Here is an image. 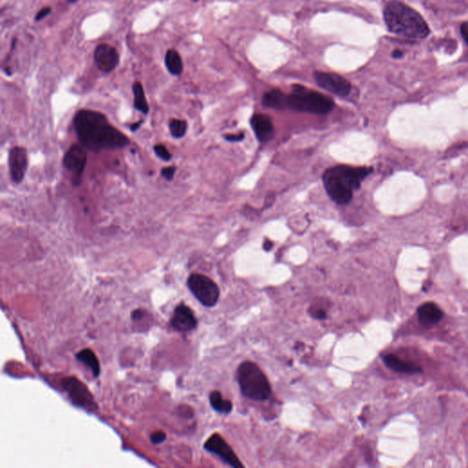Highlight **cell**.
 Masks as SVG:
<instances>
[{"label":"cell","mask_w":468,"mask_h":468,"mask_svg":"<svg viewBox=\"0 0 468 468\" xmlns=\"http://www.w3.org/2000/svg\"><path fill=\"white\" fill-rule=\"evenodd\" d=\"M73 126L83 148L94 152L123 149L129 144L127 136L113 127L103 114L95 111L77 112L73 118Z\"/></svg>","instance_id":"6da1fadb"},{"label":"cell","mask_w":468,"mask_h":468,"mask_svg":"<svg viewBox=\"0 0 468 468\" xmlns=\"http://www.w3.org/2000/svg\"><path fill=\"white\" fill-rule=\"evenodd\" d=\"M371 171V167H352L345 165L332 166L323 175L325 190L336 203L347 204L352 198L353 191L359 188L361 182Z\"/></svg>","instance_id":"7a4b0ae2"},{"label":"cell","mask_w":468,"mask_h":468,"mask_svg":"<svg viewBox=\"0 0 468 468\" xmlns=\"http://www.w3.org/2000/svg\"><path fill=\"white\" fill-rule=\"evenodd\" d=\"M383 17L387 28L392 33L410 39L426 38L429 27L423 17L412 7L397 0L386 5Z\"/></svg>","instance_id":"3957f363"},{"label":"cell","mask_w":468,"mask_h":468,"mask_svg":"<svg viewBox=\"0 0 468 468\" xmlns=\"http://www.w3.org/2000/svg\"><path fill=\"white\" fill-rule=\"evenodd\" d=\"M237 380L243 395L255 402H263L272 394L270 382L257 364L244 361L237 369Z\"/></svg>","instance_id":"277c9868"},{"label":"cell","mask_w":468,"mask_h":468,"mask_svg":"<svg viewBox=\"0 0 468 468\" xmlns=\"http://www.w3.org/2000/svg\"><path fill=\"white\" fill-rule=\"evenodd\" d=\"M288 107L298 112L325 115L334 107V102L323 94L296 85L288 96Z\"/></svg>","instance_id":"5b68a950"},{"label":"cell","mask_w":468,"mask_h":468,"mask_svg":"<svg viewBox=\"0 0 468 468\" xmlns=\"http://www.w3.org/2000/svg\"><path fill=\"white\" fill-rule=\"evenodd\" d=\"M187 287L204 307H214L220 298V289L217 284L204 275L193 274L189 276Z\"/></svg>","instance_id":"8992f818"},{"label":"cell","mask_w":468,"mask_h":468,"mask_svg":"<svg viewBox=\"0 0 468 468\" xmlns=\"http://www.w3.org/2000/svg\"><path fill=\"white\" fill-rule=\"evenodd\" d=\"M61 385L72 400V403L86 410L94 411V409H96L94 397L82 381L74 377H69L62 380Z\"/></svg>","instance_id":"52a82bcc"},{"label":"cell","mask_w":468,"mask_h":468,"mask_svg":"<svg viewBox=\"0 0 468 468\" xmlns=\"http://www.w3.org/2000/svg\"><path fill=\"white\" fill-rule=\"evenodd\" d=\"M87 164V154L83 147L73 145L63 158V165L72 175V182L74 186H79L82 182L83 172Z\"/></svg>","instance_id":"ba28073f"},{"label":"cell","mask_w":468,"mask_h":468,"mask_svg":"<svg viewBox=\"0 0 468 468\" xmlns=\"http://www.w3.org/2000/svg\"><path fill=\"white\" fill-rule=\"evenodd\" d=\"M204 448L209 453H212L217 457H220L222 462L231 466V468H238L244 467L243 464H242L237 456L235 455L234 451L232 450L231 446H229L228 443L218 434L211 435L209 439L206 441Z\"/></svg>","instance_id":"9c48e42d"},{"label":"cell","mask_w":468,"mask_h":468,"mask_svg":"<svg viewBox=\"0 0 468 468\" xmlns=\"http://www.w3.org/2000/svg\"><path fill=\"white\" fill-rule=\"evenodd\" d=\"M314 78L315 83L321 88L325 89V91H328L329 93L336 94L337 96L345 97L351 91V85L349 82L336 73L315 72Z\"/></svg>","instance_id":"30bf717a"},{"label":"cell","mask_w":468,"mask_h":468,"mask_svg":"<svg viewBox=\"0 0 468 468\" xmlns=\"http://www.w3.org/2000/svg\"><path fill=\"white\" fill-rule=\"evenodd\" d=\"M9 174L12 181L19 184L24 179L28 168V154L24 148H12L8 156Z\"/></svg>","instance_id":"8fae6325"},{"label":"cell","mask_w":468,"mask_h":468,"mask_svg":"<svg viewBox=\"0 0 468 468\" xmlns=\"http://www.w3.org/2000/svg\"><path fill=\"white\" fill-rule=\"evenodd\" d=\"M198 321L193 313L192 309L185 304L176 306L171 317L170 325L175 330L186 333L197 326Z\"/></svg>","instance_id":"7c38bea8"},{"label":"cell","mask_w":468,"mask_h":468,"mask_svg":"<svg viewBox=\"0 0 468 468\" xmlns=\"http://www.w3.org/2000/svg\"><path fill=\"white\" fill-rule=\"evenodd\" d=\"M94 62L100 71L109 73L119 64V54L117 50L108 44H100L95 48Z\"/></svg>","instance_id":"4fadbf2b"},{"label":"cell","mask_w":468,"mask_h":468,"mask_svg":"<svg viewBox=\"0 0 468 468\" xmlns=\"http://www.w3.org/2000/svg\"><path fill=\"white\" fill-rule=\"evenodd\" d=\"M251 126L260 142H268L274 137V125L265 115H254L251 119Z\"/></svg>","instance_id":"5bb4252c"},{"label":"cell","mask_w":468,"mask_h":468,"mask_svg":"<svg viewBox=\"0 0 468 468\" xmlns=\"http://www.w3.org/2000/svg\"><path fill=\"white\" fill-rule=\"evenodd\" d=\"M420 324L425 326L436 325L444 317V312L435 303L427 302L423 304L417 309Z\"/></svg>","instance_id":"9a60e30c"},{"label":"cell","mask_w":468,"mask_h":468,"mask_svg":"<svg viewBox=\"0 0 468 468\" xmlns=\"http://www.w3.org/2000/svg\"><path fill=\"white\" fill-rule=\"evenodd\" d=\"M382 360L389 369L395 372L404 374H416L423 372V369L420 368L418 365L402 360L393 354H388L383 356Z\"/></svg>","instance_id":"2e32d148"},{"label":"cell","mask_w":468,"mask_h":468,"mask_svg":"<svg viewBox=\"0 0 468 468\" xmlns=\"http://www.w3.org/2000/svg\"><path fill=\"white\" fill-rule=\"evenodd\" d=\"M262 103L265 107L281 110L288 107V96L280 90H272L264 95Z\"/></svg>","instance_id":"e0dca14e"},{"label":"cell","mask_w":468,"mask_h":468,"mask_svg":"<svg viewBox=\"0 0 468 468\" xmlns=\"http://www.w3.org/2000/svg\"><path fill=\"white\" fill-rule=\"evenodd\" d=\"M76 358L77 360L81 361L82 363L90 368L94 374V377L97 378L99 376L100 372H101L99 360L92 349L84 348L83 350L79 351L76 354Z\"/></svg>","instance_id":"ac0fdd59"},{"label":"cell","mask_w":468,"mask_h":468,"mask_svg":"<svg viewBox=\"0 0 468 468\" xmlns=\"http://www.w3.org/2000/svg\"><path fill=\"white\" fill-rule=\"evenodd\" d=\"M165 64L172 75L178 76L183 72V62L179 53L175 50H168L165 56Z\"/></svg>","instance_id":"d6986e66"},{"label":"cell","mask_w":468,"mask_h":468,"mask_svg":"<svg viewBox=\"0 0 468 468\" xmlns=\"http://www.w3.org/2000/svg\"><path fill=\"white\" fill-rule=\"evenodd\" d=\"M133 94H134V106L137 110L143 113L144 115H148L149 112V106L148 101L146 99V95L144 92L143 85L140 82H136L133 84Z\"/></svg>","instance_id":"ffe728a7"},{"label":"cell","mask_w":468,"mask_h":468,"mask_svg":"<svg viewBox=\"0 0 468 468\" xmlns=\"http://www.w3.org/2000/svg\"><path fill=\"white\" fill-rule=\"evenodd\" d=\"M209 403L214 411L220 413H230L232 411V402L222 398L220 391H212L209 394Z\"/></svg>","instance_id":"44dd1931"},{"label":"cell","mask_w":468,"mask_h":468,"mask_svg":"<svg viewBox=\"0 0 468 468\" xmlns=\"http://www.w3.org/2000/svg\"><path fill=\"white\" fill-rule=\"evenodd\" d=\"M187 129V124L185 120L172 119L169 123V131L173 138H183L186 135Z\"/></svg>","instance_id":"7402d4cb"},{"label":"cell","mask_w":468,"mask_h":468,"mask_svg":"<svg viewBox=\"0 0 468 468\" xmlns=\"http://www.w3.org/2000/svg\"><path fill=\"white\" fill-rule=\"evenodd\" d=\"M154 151L160 159L164 160V161H169L172 157V155L168 151V149L163 145H156L154 147Z\"/></svg>","instance_id":"603a6c76"},{"label":"cell","mask_w":468,"mask_h":468,"mask_svg":"<svg viewBox=\"0 0 468 468\" xmlns=\"http://www.w3.org/2000/svg\"><path fill=\"white\" fill-rule=\"evenodd\" d=\"M166 439V435L163 431H156L150 435V440L154 445H159Z\"/></svg>","instance_id":"cb8c5ba5"},{"label":"cell","mask_w":468,"mask_h":468,"mask_svg":"<svg viewBox=\"0 0 468 468\" xmlns=\"http://www.w3.org/2000/svg\"><path fill=\"white\" fill-rule=\"evenodd\" d=\"M175 172H176V168L174 166H167V167H165L161 170V175L165 178V180L171 181L174 178Z\"/></svg>","instance_id":"d4e9b609"},{"label":"cell","mask_w":468,"mask_h":468,"mask_svg":"<svg viewBox=\"0 0 468 468\" xmlns=\"http://www.w3.org/2000/svg\"><path fill=\"white\" fill-rule=\"evenodd\" d=\"M50 12H51V7H50V6H45L43 8H41L37 13V15L35 17V21H40L41 19H43V18L47 17Z\"/></svg>","instance_id":"484cf974"},{"label":"cell","mask_w":468,"mask_h":468,"mask_svg":"<svg viewBox=\"0 0 468 468\" xmlns=\"http://www.w3.org/2000/svg\"><path fill=\"white\" fill-rule=\"evenodd\" d=\"M243 138H244V135L243 133L239 135H226L225 136L226 140L231 141V142H239V141H242Z\"/></svg>","instance_id":"4316f807"},{"label":"cell","mask_w":468,"mask_h":468,"mask_svg":"<svg viewBox=\"0 0 468 468\" xmlns=\"http://www.w3.org/2000/svg\"><path fill=\"white\" fill-rule=\"evenodd\" d=\"M460 32L462 34L463 39H465V41H466L467 44L468 45V21L464 22L462 25H461Z\"/></svg>","instance_id":"83f0119b"},{"label":"cell","mask_w":468,"mask_h":468,"mask_svg":"<svg viewBox=\"0 0 468 468\" xmlns=\"http://www.w3.org/2000/svg\"><path fill=\"white\" fill-rule=\"evenodd\" d=\"M311 314H312V316H314V318H316V319L322 320L326 318V313L323 309H317Z\"/></svg>","instance_id":"f1b7e54d"},{"label":"cell","mask_w":468,"mask_h":468,"mask_svg":"<svg viewBox=\"0 0 468 468\" xmlns=\"http://www.w3.org/2000/svg\"><path fill=\"white\" fill-rule=\"evenodd\" d=\"M273 246H274L273 242H271L270 240L266 239L265 241V243H264V249H265V251L269 252V251H271L272 248H273Z\"/></svg>","instance_id":"f546056e"},{"label":"cell","mask_w":468,"mask_h":468,"mask_svg":"<svg viewBox=\"0 0 468 468\" xmlns=\"http://www.w3.org/2000/svg\"><path fill=\"white\" fill-rule=\"evenodd\" d=\"M143 123H144V121H140V122H137V123H135V124H133L132 126L130 127V129H131V131H134V132H135V131H137L138 129H139V128L141 127V126H142V124H143Z\"/></svg>","instance_id":"4dcf8cb0"},{"label":"cell","mask_w":468,"mask_h":468,"mask_svg":"<svg viewBox=\"0 0 468 468\" xmlns=\"http://www.w3.org/2000/svg\"><path fill=\"white\" fill-rule=\"evenodd\" d=\"M391 56H392L394 59H400V58H402V56H403V52H402V50H394V51L392 52Z\"/></svg>","instance_id":"1f68e13d"},{"label":"cell","mask_w":468,"mask_h":468,"mask_svg":"<svg viewBox=\"0 0 468 468\" xmlns=\"http://www.w3.org/2000/svg\"><path fill=\"white\" fill-rule=\"evenodd\" d=\"M77 1L78 0H67V2H68V3H70V4L75 3V2H77Z\"/></svg>","instance_id":"d6a6232c"},{"label":"cell","mask_w":468,"mask_h":468,"mask_svg":"<svg viewBox=\"0 0 468 468\" xmlns=\"http://www.w3.org/2000/svg\"><path fill=\"white\" fill-rule=\"evenodd\" d=\"M192 1H194V2H197V1H198V0H192Z\"/></svg>","instance_id":"836d02e7"}]
</instances>
